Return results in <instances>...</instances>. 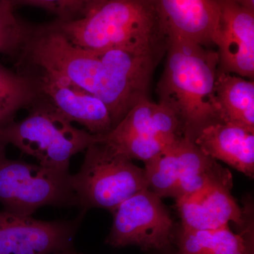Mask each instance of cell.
Here are the masks:
<instances>
[{"label": "cell", "mask_w": 254, "mask_h": 254, "mask_svg": "<svg viewBox=\"0 0 254 254\" xmlns=\"http://www.w3.org/2000/svg\"><path fill=\"white\" fill-rule=\"evenodd\" d=\"M93 0H10L15 8L19 6H36L55 15L60 21L81 18Z\"/></svg>", "instance_id": "obj_21"}, {"label": "cell", "mask_w": 254, "mask_h": 254, "mask_svg": "<svg viewBox=\"0 0 254 254\" xmlns=\"http://www.w3.org/2000/svg\"><path fill=\"white\" fill-rule=\"evenodd\" d=\"M14 9L10 0H0V55L12 58L21 56L33 29L19 19Z\"/></svg>", "instance_id": "obj_19"}, {"label": "cell", "mask_w": 254, "mask_h": 254, "mask_svg": "<svg viewBox=\"0 0 254 254\" xmlns=\"http://www.w3.org/2000/svg\"><path fill=\"white\" fill-rule=\"evenodd\" d=\"M28 108L26 118L0 128V143L14 145L43 166L68 172L73 155L101 139L73 127L39 95Z\"/></svg>", "instance_id": "obj_4"}, {"label": "cell", "mask_w": 254, "mask_h": 254, "mask_svg": "<svg viewBox=\"0 0 254 254\" xmlns=\"http://www.w3.org/2000/svg\"><path fill=\"white\" fill-rule=\"evenodd\" d=\"M232 186L215 184L176 200L184 230H215L243 223V213L230 193Z\"/></svg>", "instance_id": "obj_12"}, {"label": "cell", "mask_w": 254, "mask_h": 254, "mask_svg": "<svg viewBox=\"0 0 254 254\" xmlns=\"http://www.w3.org/2000/svg\"><path fill=\"white\" fill-rule=\"evenodd\" d=\"M233 1L244 7L254 11V0H233Z\"/></svg>", "instance_id": "obj_22"}, {"label": "cell", "mask_w": 254, "mask_h": 254, "mask_svg": "<svg viewBox=\"0 0 254 254\" xmlns=\"http://www.w3.org/2000/svg\"><path fill=\"white\" fill-rule=\"evenodd\" d=\"M180 254H250L247 242L229 226L205 230H184Z\"/></svg>", "instance_id": "obj_16"}, {"label": "cell", "mask_w": 254, "mask_h": 254, "mask_svg": "<svg viewBox=\"0 0 254 254\" xmlns=\"http://www.w3.org/2000/svg\"><path fill=\"white\" fill-rule=\"evenodd\" d=\"M38 96L33 77L0 64V128L12 122L18 110L29 108Z\"/></svg>", "instance_id": "obj_17"}, {"label": "cell", "mask_w": 254, "mask_h": 254, "mask_svg": "<svg viewBox=\"0 0 254 254\" xmlns=\"http://www.w3.org/2000/svg\"><path fill=\"white\" fill-rule=\"evenodd\" d=\"M103 141L109 143L131 160L136 159L145 162V163L163 153L175 142H170L162 137L150 133L133 135L116 141Z\"/></svg>", "instance_id": "obj_20"}, {"label": "cell", "mask_w": 254, "mask_h": 254, "mask_svg": "<svg viewBox=\"0 0 254 254\" xmlns=\"http://www.w3.org/2000/svg\"><path fill=\"white\" fill-rule=\"evenodd\" d=\"M0 143V203L3 210L31 216L46 205H78L68 172L10 160Z\"/></svg>", "instance_id": "obj_6"}, {"label": "cell", "mask_w": 254, "mask_h": 254, "mask_svg": "<svg viewBox=\"0 0 254 254\" xmlns=\"http://www.w3.org/2000/svg\"><path fill=\"white\" fill-rule=\"evenodd\" d=\"M215 95L222 123L254 131V83L231 73H218Z\"/></svg>", "instance_id": "obj_15"}, {"label": "cell", "mask_w": 254, "mask_h": 254, "mask_svg": "<svg viewBox=\"0 0 254 254\" xmlns=\"http://www.w3.org/2000/svg\"><path fill=\"white\" fill-rule=\"evenodd\" d=\"M54 254H76V252H73L71 249H70V250H66V251H63V252H59V253H56Z\"/></svg>", "instance_id": "obj_23"}, {"label": "cell", "mask_w": 254, "mask_h": 254, "mask_svg": "<svg viewBox=\"0 0 254 254\" xmlns=\"http://www.w3.org/2000/svg\"><path fill=\"white\" fill-rule=\"evenodd\" d=\"M112 213L113 227L107 240L109 245L150 250L163 248L170 242L173 220L161 198L148 189L131 195Z\"/></svg>", "instance_id": "obj_7"}, {"label": "cell", "mask_w": 254, "mask_h": 254, "mask_svg": "<svg viewBox=\"0 0 254 254\" xmlns=\"http://www.w3.org/2000/svg\"><path fill=\"white\" fill-rule=\"evenodd\" d=\"M167 48L160 103L177 114L184 136L193 141L202 128L221 122L215 95L218 53L177 37L167 38Z\"/></svg>", "instance_id": "obj_2"}, {"label": "cell", "mask_w": 254, "mask_h": 254, "mask_svg": "<svg viewBox=\"0 0 254 254\" xmlns=\"http://www.w3.org/2000/svg\"><path fill=\"white\" fill-rule=\"evenodd\" d=\"M75 46L156 56L167 40L150 0H93L78 19L52 23Z\"/></svg>", "instance_id": "obj_3"}, {"label": "cell", "mask_w": 254, "mask_h": 254, "mask_svg": "<svg viewBox=\"0 0 254 254\" xmlns=\"http://www.w3.org/2000/svg\"><path fill=\"white\" fill-rule=\"evenodd\" d=\"M200 150L215 160L254 177V131L227 123H215L200 130L195 139Z\"/></svg>", "instance_id": "obj_13"}, {"label": "cell", "mask_w": 254, "mask_h": 254, "mask_svg": "<svg viewBox=\"0 0 254 254\" xmlns=\"http://www.w3.org/2000/svg\"><path fill=\"white\" fill-rule=\"evenodd\" d=\"M75 222H48L0 210V254H54L71 249Z\"/></svg>", "instance_id": "obj_9"}, {"label": "cell", "mask_w": 254, "mask_h": 254, "mask_svg": "<svg viewBox=\"0 0 254 254\" xmlns=\"http://www.w3.org/2000/svg\"><path fill=\"white\" fill-rule=\"evenodd\" d=\"M177 140L163 153L145 163L143 169L148 190L160 198H173L176 190L180 176Z\"/></svg>", "instance_id": "obj_18"}, {"label": "cell", "mask_w": 254, "mask_h": 254, "mask_svg": "<svg viewBox=\"0 0 254 254\" xmlns=\"http://www.w3.org/2000/svg\"><path fill=\"white\" fill-rule=\"evenodd\" d=\"M38 95L70 123L79 124L93 134L103 136L113 128L111 115L100 98L63 76L38 69Z\"/></svg>", "instance_id": "obj_8"}, {"label": "cell", "mask_w": 254, "mask_h": 254, "mask_svg": "<svg viewBox=\"0 0 254 254\" xmlns=\"http://www.w3.org/2000/svg\"><path fill=\"white\" fill-rule=\"evenodd\" d=\"M23 56L38 69L67 78L100 98L109 110L113 128L133 105L147 98L148 86L123 55L115 50L82 49L52 23L33 27Z\"/></svg>", "instance_id": "obj_1"}, {"label": "cell", "mask_w": 254, "mask_h": 254, "mask_svg": "<svg viewBox=\"0 0 254 254\" xmlns=\"http://www.w3.org/2000/svg\"><path fill=\"white\" fill-rule=\"evenodd\" d=\"M166 38L177 37L205 46L218 28V0H150Z\"/></svg>", "instance_id": "obj_11"}, {"label": "cell", "mask_w": 254, "mask_h": 254, "mask_svg": "<svg viewBox=\"0 0 254 254\" xmlns=\"http://www.w3.org/2000/svg\"><path fill=\"white\" fill-rule=\"evenodd\" d=\"M86 150L81 169L71 176L80 207L113 212L131 195L148 189L143 169L109 143L100 139Z\"/></svg>", "instance_id": "obj_5"}, {"label": "cell", "mask_w": 254, "mask_h": 254, "mask_svg": "<svg viewBox=\"0 0 254 254\" xmlns=\"http://www.w3.org/2000/svg\"><path fill=\"white\" fill-rule=\"evenodd\" d=\"M180 176L173 198L193 194L215 184L232 186L231 174L203 153L193 140L182 136L177 141Z\"/></svg>", "instance_id": "obj_14"}, {"label": "cell", "mask_w": 254, "mask_h": 254, "mask_svg": "<svg viewBox=\"0 0 254 254\" xmlns=\"http://www.w3.org/2000/svg\"><path fill=\"white\" fill-rule=\"evenodd\" d=\"M220 16L213 43L224 71L254 75V11L233 0H218Z\"/></svg>", "instance_id": "obj_10"}]
</instances>
